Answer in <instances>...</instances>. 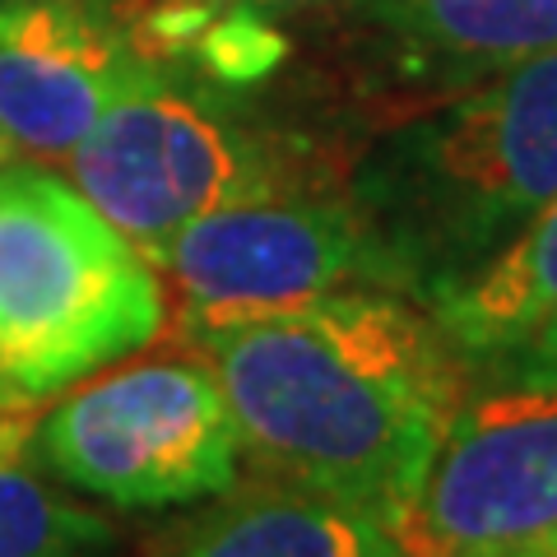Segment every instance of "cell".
I'll list each match as a JSON object with an SVG mask.
<instances>
[{"label":"cell","mask_w":557,"mask_h":557,"mask_svg":"<svg viewBox=\"0 0 557 557\" xmlns=\"http://www.w3.org/2000/svg\"><path fill=\"white\" fill-rule=\"evenodd\" d=\"M237 450L274 483L391 516L460 405L465 358L395 288H339L196 344Z\"/></svg>","instance_id":"obj_1"},{"label":"cell","mask_w":557,"mask_h":557,"mask_svg":"<svg viewBox=\"0 0 557 557\" xmlns=\"http://www.w3.org/2000/svg\"><path fill=\"white\" fill-rule=\"evenodd\" d=\"M344 196L386 256L395 293L428 302L479 270L557 196V51L381 131Z\"/></svg>","instance_id":"obj_2"},{"label":"cell","mask_w":557,"mask_h":557,"mask_svg":"<svg viewBox=\"0 0 557 557\" xmlns=\"http://www.w3.org/2000/svg\"><path fill=\"white\" fill-rule=\"evenodd\" d=\"M168 321L149 260L33 163L0 172V386L47 399L145 348Z\"/></svg>","instance_id":"obj_3"},{"label":"cell","mask_w":557,"mask_h":557,"mask_svg":"<svg viewBox=\"0 0 557 557\" xmlns=\"http://www.w3.org/2000/svg\"><path fill=\"white\" fill-rule=\"evenodd\" d=\"M65 163L75 190L139 256L209 209L311 186L293 145L242 108L237 89L153 57Z\"/></svg>","instance_id":"obj_4"},{"label":"cell","mask_w":557,"mask_h":557,"mask_svg":"<svg viewBox=\"0 0 557 557\" xmlns=\"http://www.w3.org/2000/svg\"><path fill=\"white\" fill-rule=\"evenodd\" d=\"M145 260L163 302L172 298L186 344H205L209 335L339 288H395L354 200L317 186L209 209L145 251Z\"/></svg>","instance_id":"obj_5"},{"label":"cell","mask_w":557,"mask_h":557,"mask_svg":"<svg viewBox=\"0 0 557 557\" xmlns=\"http://www.w3.org/2000/svg\"><path fill=\"white\" fill-rule=\"evenodd\" d=\"M42 465L121 511L219 497L237 483V428L200 358H149L65 395L33 428Z\"/></svg>","instance_id":"obj_6"},{"label":"cell","mask_w":557,"mask_h":557,"mask_svg":"<svg viewBox=\"0 0 557 557\" xmlns=\"http://www.w3.org/2000/svg\"><path fill=\"white\" fill-rule=\"evenodd\" d=\"M557 534V372L460 399L391 516L399 557H487Z\"/></svg>","instance_id":"obj_7"},{"label":"cell","mask_w":557,"mask_h":557,"mask_svg":"<svg viewBox=\"0 0 557 557\" xmlns=\"http://www.w3.org/2000/svg\"><path fill=\"white\" fill-rule=\"evenodd\" d=\"M145 61L121 5L20 0L0 10V135L20 159L65 163Z\"/></svg>","instance_id":"obj_8"},{"label":"cell","mask_w":557,"mask_h":557,"mask_svg":"<svg viewBox=\"0 0 557 557\" xmlns=\"http://www.w3.org/2000/svg\"><path fill=\"white\" fill-rule=\"evenodd\" d=\"M465 368L557 372V196L497 256L423 302Z\"/></svg>","instance_id":"obj_9"},{"label":"cell","mask_w":557,"mask_h":557,"mask_svg":"<svg viewBox=\"0 0 557 557\" xmlns=\"http://www.w3.org/2000/svg\"><path fill=\"white\" fill-rule=\"evenodd\" d=\"M376 42L428 79L479 84L557 51V0H354Z\"/></svg>","instance_id":"obj_10"},{"label":"cell","mask_w":557,"mask_h":557,"mask_svg":"<svg viewBox=\"0 0 557 557\" xmlns=\"http://www.w3.org/2000/svg\"><path fill=\"white\" fill-rule=\"evenodd\" d=\"M159 557H399V548L386 516L265 479L196 520Z\"/></svg>","instance_id":"obj_11"},{"label":"cell","mask_w":557,"mask_h":557,"mask_svg":"<svg viewBox=\"0 0 557 557\" xmlns=\"http://www.w3.org/2000/svg\"><path fill=\"white\" fill-rule=\"evenodd\" d=\"M116 530L20 460H0V557H112Z\"/></svg>","instance_id":"obj_12"},{"label":"cell","mask_w":557,"mask_h":557,"mask_svg":"<svg viewBox=\"0 0 557 557\" xmlns=\"http://www.w3.org/2000/svg\"><path fill=\"white\" fill-rule=\"evenodd\" d=\"M186 57L196 61V75L223 84V89H251L278 70V61L288 57V42L265 10L223 0Z\"/></svg>","instance_id":"obj_13"},{"label":"cell","mask_w":557,"mask_h":557,"mask_svg":"<svg viewBox=\"0 0 557 557\" xmlns=\"http://www.w3.org/2000/svg\"><path fill=\"white\" fill-rule=\"evenodd\" d=\"M38 405L24 395H14L10 386H0V460H24V450L38 428Z\"/></svg>","instance_id":"obj_14"},{"label":"cell","mask_w":557,"mask_h":557,"mask_svg":"<svg viewBox=\"0 0 557 557\" xmlns=\"http://www.w3.org/2000/svg\"><path fill=\"white\" fill-rule=\"evenodd\" d=\"M242 5L265 10L270 20L274 14H317V10H348L354 0H242Z\"/></svg>","instance_id":"obj_15"},{"label":"cell","mask_w":557,"mask_h":557,"mask_svg":"<svg viewBox=\"0 0 557 557\" xmlns=\"http://www.w3.org/2000/svg\"><path fill=\"white\" fill-rule=\"evenodd\" d=\"M10 163H20V153L10 149V139H5V135H0V172H5Z\"/></svg>","instance_id":"obj_16"},{"label":"cell","mask_w":557,"mask_h":557,"mask_svg":"<svg viewBox=\"0 0 557 557\" xmlns=\"http://www.w3.org/2000/svg\"><path fill=\"white\" fill-rule=\"evenodd\" d=\"M534 553H539V557H557V534H548L544 544H534Z\"/></svg>","instance_id":"obj_17"},{"label":"cell","mask_w":557,"mask_h":557,"mask_svg":"<svg viewBox=\"0 0 557 557\" xmlns=\"http://www.w3.org/2000/svg\"><path fill=\"white\" fill-rule=\"evenodd\" d=\"M487 557H539L534 548H511V553H487Z\"/></svg>","instance_id":"obj_18"}]
</instances>
